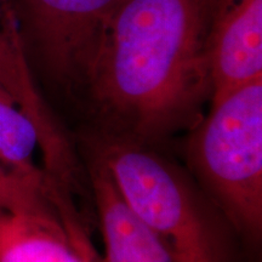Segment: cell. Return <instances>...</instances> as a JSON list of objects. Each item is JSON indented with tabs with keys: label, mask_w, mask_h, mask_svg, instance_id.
<instances>
[{
	"label": "cell",
	"mask_w": 262,
	"mask_h": 262,
	"mask_svg": "<svg viewBox=\"0 0 262 262\" xmlns=\"http://www.w3.org/2000/svg\"><path fill=\"white\" fill-rule=\"evenodd\" d=\"M211 3L120 2L81 94L96 131L158 147L202 119Z\"/></svg>",
	"instance_id": "cell-1"
},
{
	"label": "cell",
	"mask_w": 262,
	"mask_h": 262,
	"mask_svg": "<svg viewBox=\"0 0 262 262\" xmlns=\"http://www.w3.org/2000/svg\"><path fill=\"white\" fill-rule=\"evenodd\" d=\"M86 141L125 204L176 261L243 262L237 233L188 170L126 137L94 130Z\"/></svg>",
	"instance_id": "cell-2"
},
{
	"label": "cell",
	"mask_w": 262,
	"mask_h": 262,
	"mask_svg": "<svg viewBox=\"0 0 262 262\" xmlns=\"http://www.w3.org/2000/svg\"><path fill=\"white\" fill-rule=\"evenodd\" d=\"M188 171L239 241L262 234V78L210 101L186 141Z\"/></svg>",
	"instance_id": "cell-3"
},
{
	"label": "cell",
	"mask_w": 262,
	"mask_h": 262,
	"mask_svg": "<svg viewBox=\"0 0 262 262\" xmlns=\"http://www.w3.org/2000/svg\"><path fill=\"white\" fill-rule=\"evenodd\" d=\"M0 163L41 188L52 180L73 192L78 182L75 158L55 129L14 28L0 31Z\"/></svg>",
	"instance_id": "cell-4"
},
{
	"label": "cell",
	"mask_w": 262,
	"mask_h": 262,
	"mask_svg": "<svg viewBox=\"0 0 262 262\" xmlns=\"http://www.w3.org/2000/svg\"><path fill=\"white\" fill-rule=\"evenodd\" d=\"M122 0H10L26 55L62 93L81 97Z\"/></svg>",
	"instance_id": "cell-5"
},
{
	"label": "cell",
	"mask_w": 262,
	"mask_h": 262,
	"mask_svg": "<svg viewBox=\"0 0 262 262\" xmlns=\"http://www.w3.org/2000/svg\"><path fill=\"white\" fill-rule=\"evenodd\" d=\"M208 58L210 101L262 78V0H212Z\"/></svg>",
	"instance_id": "cell-6"
},
{
	"label": "cell",
	"mask_w": 262,
	"mask_h": 262,
	"mask_svg": "<svg viewBox=\"0 0 262 262\" xmlns=\"http://www.w3.org/2000/svg\"><path fill=\"white\" fill-rule=\"evenodd\" d=\"M88 155V176L104 244L103 262H178L125 204L102 162L93 153Z\"/></svg>",
	"instance_id": "cell-7"
},
{
	"label": "cell",
	"mask_w": 262,
	"mask_h": 262,
	"mask_svg": "<svg viewBox=\"0 0 262 262\" xmlns=\"http://www.w3.org/2000/svg\"><path fill=\"white\" fill-rule=\"evenodd\" d=\"M0 262H84L61 217L0 209Z\"/></svg>",
	"instance_id": "cell-8"
},
{
	"label": "cell",
	"mask_w": 262,
	"mask_h": 262,
	"mask_svg": "<svg viewBox=\"0 0 262 262\" xmlns=\"http://www.w3.org/2000/svg\"><path fill=\"white\" fill-rule=\"evenodd\" d=\"M0 209L39 217H60L49 188L21 178L0 163Z\"/></svg>",
	"instance_id": "cell-9"
},
{
	"label": "cell",
	"mask_w": 262,
	"mask_h": 262,
	"mask_svg": "<svg viewBox=\"0 0 262 262\" xmlns=\"http://www.w3.org/2000/svg\"><path fill=\"white\" fill-rule=\"evenodd\" d=\"M52 201L56 205L66 231L75 248L80 253L84 262H103L102 256L98 254L96 248L94 247L86 229L83 227L77 210L73 208V202H72L70 193L62 191V189H55L54 194H52Z\"/></svg>",
	"instance_id": "cell-10"
},
{
	"label": "cell",
	"mask_w": 262,
	"mask_h": 262,
	"mask_svg": "<svg viewBox=\"0 0 262 262\" xmlns=\"http://www.w3.org/2000/svg\"><path fill=\"white\" fill-rule=\"evenodd\" d=\"M9 2L10 0H0V14L3 12V10H4L5 6L9 4Z\"/></svg>",
	"instance_id": "cell-11"
}]
</instances>
